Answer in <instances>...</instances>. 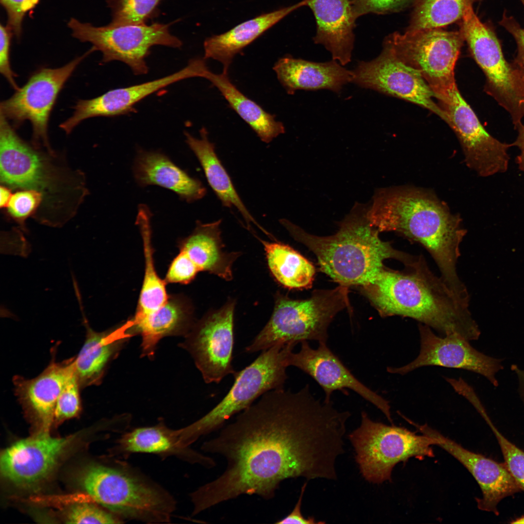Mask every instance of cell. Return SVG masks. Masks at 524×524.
Segmentation results:
<instances>
[{
	"label": "cell",
	"mask_w": 524,
	"mask_h": 524,
	"mask_svg": "<svg viewBox=\"0 0 524 524\" xmlns=\"http://www.w3.org/2000/svg\"><path fill=\"white\" fill-rule=\"evenodd\" d=\"M235 305L230 299L219 309L206 313L195 323L182 344L207 383H218L236 373L232 363Z\"/></svg>",
	"instance_id": "2e32d148"
},
{
	"label": "cell",
	"mask_w": 524,
	"mask_h": 524,
	"mask_svg": "<svg viewBox=\"0 0 524 524\" xmlns=\"http://www.w3.org/2000/svg\"><path fill=\"white\" fill-rule=\"evenodd\" d=\"M307 485V483L305 482L302 485L299 497L292 511L285 517L278 520L275 523L277 524H320L325 523V522L322 521H316L313 517L305 518L302 514L301 507Z\"/></svg>",
	"instance_id": "bcb514c9"
},
{
	"label": "cell",
	"mask_w": 524,
	"mask_h": 524,
	"mask_svg": "<svg viewBox=\"0 0 524 524\" xmlns=\"http://www.w3.org/2000/svg\"><path fill=\"white\" fill-rule=\"evenodd\" d=\"M518 131V135L515 141L512 143L513 146L517 147L520 153L516 158V163L520 170L524 172V125L519 124L516 128Z\"/></svg>",
	"instance_id": "7dc6e473"
},
{
	"label": "cell",
	"mask_w": 524,
	"mask_h": 524,
	"mask_svg": "<svg viewBox=\"0 0 524 524\" xmlns=\"http://www.w3.org/2000/svg\"><path fill=\"white\" fill-rule=\"evenodd\" d=\"M0 72L11 86L17 90L19 87L15 80L16 75L12 70L10 61L11 41L14 33L8 26L2 24L0 26Z\"/></svg>",
	"instance_id": "ee69618b"
},
{
	"label": "cell",
	"mask_w": 524,
	"mask_h": 524,
	"mask_svg": "<svg viewBox=\"0 0 524 524\" xmlns=\"http://www.w3.org/2000/svg\"><path fill=\"white\" fill-rule=\"evenodd\" d=\"M435 95L458 138L467 165L483 177L506 172L509 160L507 151L512 144L499 141L485 129L456 83Z\"/></svg>",
	"instance_id": "5bb4252c"
},
{
	"label": "cell",
	"mask_w": 524,
	"mask_h": 524,
	"mask_svg": "<svg viewBox=\"0 0 524 524\" xmlns=\"http://www.w3.org/2000/svg\"><path fill=\"white\" fill-rule=\"evenodd\" d=\"M257 238L263 246L269 269L279 283L289 289L311 286L315 270L310 261L288 245Z\"/></svg>",
	"instance_id": "d6a6232c"
},
{
	"label": "cell",
	"mask_w": 524,
	"mask_h": 524,
	"mask_svg": "<svg viewBox=\"0 0 524 524\" xmlns=\"http://www.w3.org/2000/svg\"><path fill=\"white\" fill-rule=\"evenodd\" d=\"M511 369L516 377L518 393L520 400L524 405V368L513 364L511 365Z\"/></svg>",
	"instance_id": "c3c4849f"
},
{
	"label": "cell",
	"mask_w": 524,
	"mask_h": 524,
	"mask_svg": "<svg viewBox=\"0 0 524 524\" xmlns=\"http://www.w3.org/2000/svg\"><path fill=\"white\" fill-rule=\"evenodd\" d=\"M75 372L73 360L52 361L38 376L32 379L15 380L16 392L24 408L48 431L54 420L55 406L66 382Z\"/></svg>",
	"instance_id": "d4e9b609"
},
{
	"label": "cell",
	"mask_w": 524,
	"mask_h": 524,
	"mask_svg": "<svg viewBox=\"0 0 524 524\" xmlns=\"http://www.w3.org/2000/svg\"><path fill=\"white\" fill-rule=\"evenodd\" d=\"M55 152H43L22 139L0 114V179L10 189L30 190L42 196L33 217L59 227L76 214L87 194L81 172L65 165Z\"/></svg>",
	"instance_id": "277c9868"
},
{
	"label": "cell",
	"mask_w": 524,
	"mask_h": 524,
	"mask_svg": "<svg viewBox=\"0 0 524 524\" xmlns=\"http://www.w3.org/2000/svg\"><path fill=\"white\" fill-rule=\"evenodd\" d=\"M66 523L70 524H121L124 521L112 512L87 503L71 506L67 511Z\"/></svg>",
	"instance_id": "f35d334b"
},
{
	"label": "cell",
	"mask_w": 524,
	"mask_h": 524,
	"mask_svg": "<svg viewBox=\"0 0 524 524\" xmlns=\"http://www.w3.org/2000/svg\"><path fill=\"white\" fill-rule=\"evenodd\" d=\"M114 451L115 455L124 456L134 453L157 454L164 458L173 455L209 469L216 465L212 458L181 446L176 430L167 427L163 422L125 433L117 440Z\"/></svg>",
	"instance_id": "83f0119b"
},
{
	"label": "cell",
	"mask_w": 524,
	"mask_h": 524,
	"mask_svg": "<svg viewBox=\"0 0 524 524\" xmlns=\"http://www.w3.org/2000/svg\"><path fill=\"white\" fill-rule=\"evenodd\" d=\"M415 0H352L357 19L370 13L385 14L399 11Z\"/></svg>",
	"instance_id": "7bdbcfd3"
},
{
	"label": "cell",
	"mask_w": 524,
	"mask_h": 524,
	"mask_svg": "<svg viewBox=\"0 0 524 524\" xmlns=\"http://www.w3.org/2000/svg\"><path fill=\"white\" fill-rule=\"evenodd\" d=\"M81 387L75 372L66 382L56 403L54 420L62 422L77 416L81 409Z\"/></svg>",
	"instance_id": "ab89813d"
},
{
	"label": "cell",
	"mask_w": 524,
	"mask_h": 524,
	"mask_svg": "<svg viewBox=\"0 0 524 524\" xmlns=\"http://www.w3.org/2000/svg\"><path fill=\"white\" fill-rule=\"evenodd\" d=\"M306 5L305 0L292 6L263 14L244 22L229 31L213 35L204 42V58L220 62L228 72L234 56L287 15Z\"/></svg>",
	"instance_id": "f546056e"
},
{
	"label": "cell",
	"mask_w": 524,
	"mask_h": 524,
	"mask_svg": "<svg viewBox=\"0 0 524 524\" xmlns=\"http://www.w3.org/2000/svg\"><path fill=\"white\" fill-rule=\"evenodd\" d=\"M348 293V287L339 285L331 290L314 291L307 299L278 295L270 319L246 351H262L278 343H327L330 323L340 311L349 308Z\"/></svg>",
	"instance_id": "52a82bcc"
},
{
	"label": "cell",
	"mask_w": 524,
	"mask_h": 524,
	"mask_svg": "<svg viewBox=\"0 0 524 524\" xmlns=\"http://www.w3.org/2000/svg\"><path fill=\"white\" fill-rule=\"evenodd\" d=\"M76 295L86 328V336L82 348L73 360V364L80 386L84 387L100 383L110 361L133 335L130 331L131 322L130 319L119 326L103 332L93 330L84 315L80 292Z\"/></svg>",
	"instance_id": "7402d4cb"
},
{
	"label": "cell",
	"mask_w": 524,
	"mask_h": 524,
	"mask_svg": "<svg viewBox=\"0 0 524 524\" xmlns=\"http://www.w3.org/2000/svg\"><path fill=\"white\" fill-rule=\"evenodd\" d=\"M94 51L92 47L82 55L61 67H42L37 70L22 87L1 102L0 113L11 121L14 127H19L26 120L31 122L33 145L35 147L43 146L49 152H54L48 134L51 112L66 82L81 62Z\"/></svg>",
	"instance_id": "4fadbf2b"
},
{
	"label": "cell",
	"mask_w": 524,
	"mask_h": 524,
	"mask_svg": "<svg viewBox=\"0 0 524 524\" xmlns=\"http://www.w3.org/2000/svg\"><path fill=\"white\" fill-rule=\"evenodd\" d=\"M352 71V82L357 85L417 104L448 124L447 115L434 101V93L421 74L401 61L384 42L379 56L358 62Z\"/></svg>",
	"instance_id": "9a60e30c"
},
{
	"label": "cell",
	"mask_w": 524,
	"mask_h": 524,
	"mask_svg": "<svg viewBox=\"0 0 524 524\" xmlns=\"http://www.w3.org/2000/svg\"><path fill=\"white\" fill-rule=\"evenodd\" d=\"M478 0H415L407 31L441 28L461 19Z\"/></svg>",
	"instance_id": "e575fe53"
},
{
	"label": "cell",
	"mask_w": 524,
	"mask_h": 524,
	"mask_svg": "<svg viewBox=\"0 0 524 524\" xmlns=\"http://www.w3.org/2000/svg\"><path fill=\"white\" fill-rule=\"evenodd\" d=\"M368 218L379 232L395 231L421 244L450 287L461 282L457 272L459 246L466 233L461 219L431 192L397 186L376 190Z\"/></svg>",
	"instance_id": "3957f363"
},
{
	"label": "cell",
	"mask_w": 524,
	"mask_h": 524,
	"mask_svg": "<svg viewBox=\"0 0 524 524\" xmlns=\"http://www.w3.org/2000/svg\"><path fill=\"white\" fill-rule=\"evenodd\" d=\"M39 0H0L7 16V25L12 30L17 39H19L23 19L26 14L35 7Z\"/></svg>",
	"instance_id": "b9f144b4"
},
{
	"label": "cell",
	"mask_w": 524,
	"mask_h": 524,
	"mask_svg": "<svg viewBox=\"0 0 524 524\" xmlns=\"http://www.w3.org/2000/svg\"><path fill=\"white\" fill-rule=\"evenodd\" d=\"M196 77V66L190 60L187 65L165 77L127 87L108 91L96 98L78 100L72 115L60 125L66 134L83 120L94 117H112L132 112L134 106L150 95L174 83Z\"/></svg>",
	"instance_id": "44dd1931"
},
{
	"label": "cell",
	"mask_w": 524,
	"mask_h": 524,
	"mask_svg": "<svg viewBox=\"0 0 524 524\" xmlns=\"http://www.w3.org/2000/svg\"><path fill=\"white\" fill-rule=\"evenodd\" d=\"M409 423L422 434L431 438L435 445L441 447L460 462L471 474L482 491V498H476L478 508L499 514V503L504 498L522 491L504 463H499L480 454L465 449L455 441L444 436L427 424L419 425L411 420Z\"/></svg>",
	"instance_id": "ac0fdd59"
},
{
	"label": "cell",
	"mask_w": 524,
	"mask_h": 524,
	"mask_svg": "<svg viewBox=\"0 0 524 524\" xmlns=\"http://www.w3.org/2000/svg\"><path fill=\"white\" fill-rule=\"evenodd\" d=\"M151 213L145 204L138 206L136 224L138 226L143 242L145 259L144 278L135 314L140 315L155 310L167 300L169 295L167 284L158 275L153 259L152 245Z\"/></svg>",
	"instance_id": "836d02e7"
},
{
	"label": "cell",
	"mask_w": 524,
	"mask_h": 524,
	"mask_svg": "<svg viewBox=\"0 0 524 524\" xmlns=\"http://www.w3.org/2000/svg\"><path fill=\"white\" fill-rule=\"evenodd\" d=\"M420 349L417 357L400 367H388L391 374L404 375L419 368L428 366L460 369L478 374L497 387L496 376L503 369L501 359L482 353L469 341L456 334L438 336L427 326L418 325Z\"/></svg>",
	"instance_id": "e0dca14e"
},
{
	"label": "cell",
	"mask_w": 524,
	"mask_h": 524,
	"mask_svg": "<svg viewBox=\"0 0 524 524\" xmlns=\"http://www.w3.org/2000/svg\"><path fill=\"white\" fill-rule=\"evenodd\" d=\"M79 482L97 503L123 520L168 523L176 508L169 493L125 461L90 464Z\"/></svg>",
	"instance_id": "8992f818"
},
{
	"label": "cell",
	"mask_w": 524,
	"mask_h": 524,
	"mask_svg": "<svg viewBox=\"0 0 524 524\" xmlns=\"http://www.w3.org/2000/svg\"><path fill=\"white\" fill-rule=\"evenodd\" d=\"M350 416L315 397L308 384L297 392L265 393L201 445L205 453L223 457L227 466L190 493L194 509L200 513L243 495L270 500L288 478L336 479Z\"/></svg>",
	"instance_id": "6da1fadb"
},
{
	"label": "cell",
	"mask_w": 524,
	"mask_h": 524,
	"mask_svg": "<svg viewBox=\"0 0 524 524\" xmlns=\"http://www.w3.org/2000/svg\"><path fill=\"white\" fill-rule=\"evenodd\" d=\"M133 173L140 186L155 185L166 188L187 202L200 199L206 194V189L199 180L191 177L159 151L139 150Z\"/></svg>",
	"instance_id": "4316f807"
},
{
	"label": "cell",
	"mask_w": 524,
	"mask_h": 524,
	"mask_svg": "<svg viewBox=\"0 0 524 524\" xmlns=\"http://www.w3.org/2000/svg\"><path fill=\"white\" fill-rule=\"evenodd\" d=\"M460 30L470 53L486 77V92L510 114L515 128L524 116V77L506 60L492 28L482 22L473 7L460 19Z\"/></svg>",
	"instance_id": "30bf717a"
},
{
	"label": "cell",
	"mask_w": 524,
	"mask_h": 524,
	"mask_svg": "<svg viewBox=\"0 0 524 524\" xmlns=\"http://www.w3.org/2000/svg\"><path fill=\"white\" fill-rule=\"evenodd\" d=\"M296 344L278 343L262 351L249 365L233 376L234 382L225 396L201 418L177 429L179 441L189 447L200 437L224 426L233 415L253 404L265 393L283 388L287 379V359Z\"/></svg>",
	"instance_id": "ba28073f"
},
{
	"label": "cell",
	"mask_w": 524,
	"mask_h": 524,
	"mask_svg": "<svg viewBox=\"0 0 524 524\" xmlns=\"http://www.w3.org/2000/svg\"><path fill=\"white\" fill-rule=\"evenodd\" d=\"M42 196L37 192L30 190H18L14 194L4 208L8 215L17 223L23 231H26L25 222L34 217L42 204Z\"/></svg>",
	"instance_id": "74e56055"
},
{
	"label": "cell",
	"mask_w": 524,
	"mask_h": 524,
	"mask_svg": "<svg viewBox=\"0 0 524 524\" xmlns=\"http://www.w3.org/2000/svg\"><path fill=\"white\" fill-rule=\"evenodd\" d=\"M198 272L188 257L180 251L170 263L164 279L166 283L187 284L195 279Z\"/></svg>",
	"instance_id": "60d3db41"
},
{
	"label": "cell",
	"mask_w": 524,
	"mask_h": 524,
	"mask_svg": "<svg viewBox=\"0 0 524 524\" xmlns=\"http://www.w3.org/2000/svg\"><path fill=\"white\" fill-rule=\"evenodd\" d=\"M221 222V219L208 223L197 221L193 232L180 240L178 245L180 251L188 257L199 272H208L230 280L232 264L240 253L224 250Z\"/></svg>",
	"instance_id": "f1b7e54d"
},
{
	"label": "cell",
	"mask_w": 524,
	"mask_h": 524,
	"mask_svg": "<svg viewBox=\"0 0 524 524\" xmlns=\"http://www.w3.org/2000/svg\"><path fill=\"white\" fill-rule=\"evenodd\" d=\"M481 416L491 429L498 442L505 466L524 491V451L509 441L500 432L487 411Z\"/></svg>",
	"instance_id": "8d00e7d4"
},
{
	"label": "cell",
	"mask_w": 524,
	"mask_h": 524,
	"mask_svg": "<svg viewBox=\"0 0 524 524\" xmlns=\"http://www.w3.org/2000/svg\"><path fill=\"white\" fill-rule=\"evenodd\" d=\"M297 352L291 351L287 359L288 366L295 367L310 376L325 393L324 401H331L332 393L349 389L378 409L393 424L391 407L388 400L358 379L329 348L327 343H319L316 348L308 341L300 343Z\"/></svg>",
	"instance_id": "d6986e66"
},
{
	"label": "cell",
	"mask_w": 524,
	"mask_h": 524,
	"mask_svg": "<svg viewBox=\"0 0 524 524\" xmlns=\"http://www.w3.org/2000/svg\"><path fill=\"white\" fill-rule=\"evenodd\" d=\"M12 195L11 189L4 185H1L0 188V206L4 209L7 205Z\"/></svg>",
	"instance_id": "681fc988"
},
{
	"label": "cell",
	"mask_w": 524,
	"mask_h": 524,
	"mask_svg": "<svg viewBox=\"0 0 524 524\" xmlns=\"http://www.w3.org/2000/svg\"><path fill=\"white\" fill-rule=\"evenodd\" d=\"M335 60L317 63L285 56L275 64L273 70L289 94L298 90L328 89L339 93L352 82V71Z\"/></svg>",
	"instance_id": "484cf974"
},
{
	"label": "cell",
	"mask_w": 524,
	"mask_h": 524,
	"mask_svg": "<svg viewBox=\"0 0 524 524\" xmlns=\"http://www.w3.org/2000/svg\"><path fill=\"white\" fill-rule=\"evenodd\" d=\"M511 524H524V515L517 518L511 522Z\"/></svg>",
	"instance_id": "f907efd6"
},
{
	"label": "cell",
	"mask_w": 524,
	"mask_h": 524,
	"mask_svg": "<svg viewBox=\"0 0 524 524\" xmlns=\"http://www.w3.org/2000/svg\"><path fill=\"white\" fill-rule=\"evenodd\" d=\"M464 41L460 31L441 28L395 32L384 40L401 61L421 74L434 94L456 82L455 67Z\"/></svg>",
	"instance_id": "7c38bea8"
},
{
	"label": "cell",
	"mask_w": 524,
	"mask_h": 524,
	"mask_svg": "<svg viewBox=\"0 0 524 524\" xmlns=\"http://www.w3.org/2000/svg\"><path fill=\"white\" fill-rule=\"evenodd\" d=\"M200 68V77L207 79L217 88L229 106L250 126L259 138L269 143L284 133L283 123L266 112L256 102L242 93L230 81L228 73L216 74L211 71L206 60Z\"/></svg>",
	"instance_id": "1f68e13d"
},
{
	"label": "cell",
	"mask_w": 524,
	"mask_h": 524,
	"mask_svg": "<svg viewBox=\"0 0 524 524\" xmlns=\"http://www.w3.org/2000/svg\"><path fill=\"white\" fill-rule=\"evenodd\" d=\"M404 265L400 271L384 266L372 281L360 286L381 316L409 317L441 336L456 334L469 341L478 339L480 331L468 306L430 271L423 256Z\"/></svg>",
	"instance_id": "7a4b0ae2"
},
{
	"label": "cell",
	"mask_w": 524,
	"mask_h": 524,
	"mask_svg": "<svg viewBox=\"0 0 524 524\" xmlns=\"http://www.w3.org/2000/svg\"><path fill=\"white\" fill-rule=\"evenodd\" d=\"M524 7V0H520ZM500 24L514 37L517 45V55L516 66L522 72L524 77V28L512 16H508L504 12Z\"/></svg>",
	"instance_id": "f6af8a7d"
},
{
	"label": "cell",
	"mask_w": 524,
	"mask_h": 524,
	"mask_svg": "<svg viewBox=\"0 0 524 524\" xmlns=\"http://www.w3.org/2000/svg\"><path fill=\"white\" fill-rule=\"evenodd\" d=\"M348 438L362 476L374 484L391 481L393 469L399 462L413 457H434L432 446L435 442L431 438L393 424L375 422L365 411L361 412L360 426Z\"/></svg>",
	"instance_id": "9c48e42d"
},
{
	"label": "cell",
	"mask_w": 524,
	"mask_h": 524,
	"mask_svg": "<svg viewBox=\"0 0 524 524\" xmlns=\"http://www.w3.org/2000/svg\"><path fill=\"white\" fill-rule=\"evenodd\" d=\"M161 0H107L113 26L145 24L155 14Z\"/></svg>",
	"instance_id": "d590c367"
},
{
	"label": "cell",
	"mask_w": 524,
	"mask_h": 524,
	"mask_svg": "<svg viewBox=\"0 0 524 524\" xmlns=\"http://www.w3.org/2000/svg\"><path fill=\"white\" fill-rule=\"evenodd\" d=\"M369 205L356 202L334 234L319 236L307 232L286 219L279 223L296 241L316 256L321 270L340 285L362 286L372 281L384 267L385 260L404 264L415 256L397 250L381 240L379 231L368 218Z\"/></svg>",
	"instance_id": "5b68a950"
},
{
	"label": "cell",
	"mask_w": 524,
	"mask_h": 524,
	"mask_svg": "<svg viewBox=\"0 0 524 524\" xmlns=\"http://www.w3.org/2000/svg\"><path fill=\"white\" fill-rule=\"evenodd\" d=\"M199 133L200 138H196L185 131V141L199 161L208 183L214 194L223 206L233 207L237 209L248 228L253 223L266 233L267 231L255 220L239 196L229 174L216 154L214 144L209 140L206 129L202 128Z\"/></svg>",
	"instance_id": "4dcf8cb0"
},
{
	"label": "cell",
	"mask_w": 524,
	"mask_h": 524,
	"mask_svg": "<svg viewBox=\"0 0 524 524\" xmlns=\"http://www.w3.org/2000/svg\"><path fill=\"white\" fill-rule=\"evenodd\" d=\"M316 23L314 42L322 45L332 60L344 66L351 61L356 18L352 0H305Z\"/></svg>",
	"instance_id": "603a6c76"
},
{
	"label": "cell",
	"mask_w": 524,
	"mask_h": 524,
	"mask_svg": "<svg viewBox=\"0 0 524 524\" xmlns=\"http://www.w3.org/2000/svg\"><path fill=\"white\" fill-rule=\"evenodd\" d=\"M130 320V330L142 337V355L152 358L156 347L163 338L173 335L186 336L194 324L193 308L185 296L169 295L166 301L148 313L134 314Z\"/></svg>",
	"instance_id": "cb8c5ba5"
},
{
	"label": "cell",
	"mask_w": 524,
	"mask_h": 524,
	"mask_svg": "<svg viewBox=\"0 0 524 524\" xmlns=\"http://www.w3.org/2000/svg\"><path fill=\"white\" fill-rule=\"evenodd\" d=\"M68 26L74 37L89 42L95 50L102 54L101 63L119 61L128 66L135 75L148 71L146 59L150 48L155 45L178 48L182 42L170 33V24L155 23L97 27L71 18Z\"/></svg>",
	"instance_id": "8fae6325"
},
{
	"label": "cell",
	"mask_w": 524,
	"mask_h": 524,
	"mask_svg": "<svg viewBox=\"0 0 524 524\" xmlns=\"http://www.w3.org/2000/svg\"><path fill=\"white\" fill-rule=\"evenodd\" d=\"M42 430L36 435L21 440L5 449L0 460L3 476L22 487H32L45 479L52 472L74 436L55 438Z\"/></svg>",
	"instance_id": "ffe728a7"
}]
</instances>
